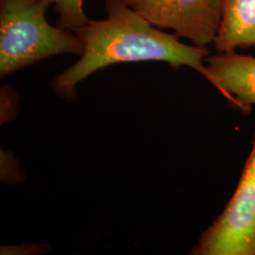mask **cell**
<instances>
[{"instance_id":"2","label":"cell","mask_w":255,"mask_h":255,"mask_svg":"<svg viewBox=\"0 0 255 255\" xmlns=\"http://www.w3.org/2000/svg\"><path fill=\"white\" fill-rule=\"evenodd\" d=\"M46 0H0V77L6 78L57 55L82 56L75 32L51 26Z\"/></svg>"},{"instance_id":"7","label":"cell","mask_w":255,"mask_h":255,"mask_svg":"<svg viewBox=\"0 0 255 255\" xmlns=\"http://www.w3.org/2000/svg\"><path fill=\"white\" fill-rule=\"evenodd\" d=\"M59 14L57 27L74 32L86 24L89 18L83 11V0H46Z\"/></svg>"},{"instance_id":"4","label":"cell","mask_w":255,"mask_h":255,"mask_svg":"<svg viewBox=\"0 0 255 255\" xmlns=\"http://www.w3.org/2000/svg\"><path fill=\"white\" fill-rule=\"evenodd\" d=\"M151 26L173 30L193 46L206 47L218 36L222 0H120Z\"/></svg>"},{"instance_id":"3","label":"cell","mask_w":255,"mask_h":255,"mask_svg":"<svg viewBox=\"0 0 255 255\" xmlns=\"http://www.w3.org/2000/svg\"><path fill=\"white\" fill-rule=\"evenodd\" d=\"M191 254L255 255V137L234 196Z\"/></svg>"},{"instance_id":"6","label":"cell","mask_w":255,"mask_h":255,"mask_svg":"<svg viewBox=\"0 0 255 255\" xmlns=\"http://www.w3.org/2000/svg\"><path fill=\"white\" fill-rule=\"evenodd\" d=\"M218 52L255 48V0H222V18L214 42Z\"/></svg>"},{"instance_id":"1","label":"cell","mask_w":255,"mask_h":255,"mask_svg":"<svg viewBox=\"0 0 255 255\" xmlns=\"http://www.w3.org/2000/svg\"><path fill=\"white\" fill-rule=\"evenodd\" d=\"M104 6L106 18L89 19L74 31L84 50L76 64L51 82L57 96L73 101L80 82L104 67L121 63L164 62L174 69L188 66L214 85L203 64L210 55L206 47L183 44L176 34L151 26L120 0H105Z\"/></svg>"},{"instance_id":"5","label":"cell","mask_w":255,"mask_h":255,"mask_svg":"<svg viewBox=\"0 0 255 255\" xmlns=\"http://www.w3.org/2000/svg\"><path fill=\"white\" fill-rule=\"evenodd\" d=\"M216 87L236 109L249 115L255 105V57L236 51L206 58Z\"/></svg>"}]
</instances>
